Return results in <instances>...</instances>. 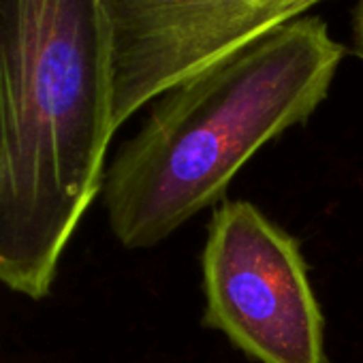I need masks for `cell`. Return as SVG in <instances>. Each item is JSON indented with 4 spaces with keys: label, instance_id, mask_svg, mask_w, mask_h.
<instances>
[{
    "label": "cell",
    "instance_id": "1",
    "mask_svg": "<svg viewBox=\"0 0 363 363\" xmlns=\"http://www.w3.org/2000/svg\"><path fill=\"white\" fill-rule=\"evenodd\" d=\"M116 135L96 0H0V282L50 295Z\"/></svg>",
    "mask_w": 363,
    "mask_h": 363
},
{
    "label": "cell",
    "instance_id": "2",
    "mask_svg": "<svg viewBox=\"0 0 363 363\" xmlns=\"http://www.w3.org/2000/svg\"><path fill=\"white\" fill-rule=\"evenodd\" d=\"M344 56L327 22L303 16L158 96L105 171L116 240L152 248L220 203L265 143L314 116Z\"/></svg>",
    "mask_w": 363,
    "mask_h": 363
},
{
    "label": "cell",
    "instance_id": "3",
    "mask_svg": "<svg viewBox=\"0 0 363 363\" xmlns=\"http://www.w3.org/2000/svg\"><path fill=\"white\" fill-rule=\"evenodd\" d=\"M203 323L257 363H331L299 242L255 203L220 201L201 255Z\"/></svg>",
    "mask_w": 363,
    "mask_h": 363
},
{
    "label": "cell",
    "instance_id": "4",
    "mask_svg": "<svg viewBox=\"0 0 363 363\" xmlns=\"http://www.w3.org/2000/svg\"><path fill=\"white\" fill-rule=\"evenodd\" d=\"M323 0H96L111 120L141 107L261 37L308 16Z\"/></svg>",
    "mask_w": 363,
    "mask_h": 363
},
{
    "label": "cell",
    "instance_id": "5",
    "mask_svg": "<svg viewBox=\"0 0 363 363\" xmlns=\"http://www.w3.org/2000/svg\"><path fill=\"white\" fill-rule=\"evenodd\" d=\"M350 48L352 54L363 62V0H357L350 16Z\"/></svg>",
    "mask_w": 363,
    "mask_h": 363
}]
</instances>
